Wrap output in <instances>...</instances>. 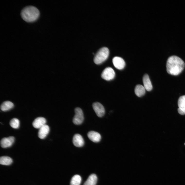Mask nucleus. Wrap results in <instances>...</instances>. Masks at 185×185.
I'll return each mask as SVG.
<instances>
[{
  "label": "nucleus",
  "instance_id": "nucleus-4",
  "mask_svg": "<svg viewBox=\"0 0 185 185\" xmlns=\"http://www.w3.org/2000/svg\"><path fill=\"white\" fill-rule=\"evenodd\" d=\"M75 115L73 119V123L76 125H80L83 122L84 118L83 111L79 107H77L75 110Z\"/></svg>",
  "mask_w": 185,
  "mask_h": 185
},
{
  "label": "nucleus",
  "instance_id": "nucleus-2",
  "mask_svg": "<svg viewBox=\"0 0 185 185\" xmlns=\"http://www.w3.org/2000/svg\"><path fill=\"white\" fill-rule=\"evenodd\" d=\"M40 12L35 7L32 6L24 8L21 12V16L25 21L31 22L36 21L39 18Z\"/></svg>",
  "mask_w": 185,
  "mask_h": 185
},
{
  "label": "nucleus",
  "instance_id": "nucleus-18",
  "mask_svg": "<svg viewBox=\"0 0 185 185\" xmlns=\"http://www.w3.org/2000/svg\"><path fill=\"white\" fill-rule=\"evenodd\" d=\"M13 162V160L10 157L7 156H3L0 158V164L2 165H9Z\"/></svg>",
  "mask_w": 185,
  "mask_h": 185
},
{
  "label": "nucleus",
  "instance_id": "nucleus-6",
  "mask_svg": "<svg viewBox=\"0 0 185 185\" xmlns=\"http://www.w3.org/2000/svg\"><path fill=\"white\" fill-rule=\"evenodd\" d=\"M92 106L98 116L101 117L104 115L105 113V108L100 103L98 102L94 103L92 104Z\"/></svg>",
  "mask_w": 185,
  "mask_h": 185
},
{
  "label": "nucleus",
  "instance_id": "nucleus-19",
  "mask_svg": "<svg viewBox=\"0 0 185 185\" xmlns=\"http://www.w3.org/2000/svg\"><path fill=\"white\" fill-rule=\"evenodd\" d=\"M81 178L79 175H75L72 178L70 185H80L81 182Z\"/></svg>",
  "mask_w": 185,
  "mask_h": 185
},
{
  "label": "nucleus",
  "instance_id": "nucleus-8",
  "mask_svg": "<svg viewBox=\"0 0 185 185\" xmlns=\"http://www.w3.org/2000/svg\"><path fill=\"white\" fill-rule=\"evenodd\" d=\"M14 137L13 136L3 138L1 141V146L3 148L10 147L14 142Z\"/></svg>",
  "mask_w": 185,
  "mask_h": 185
},
{
  "label": "nucleus",
  "instance_id": "nucleus-3",
  "mask_svg": "<svg viewBox=\"0 0 185 185\" xmlns=\"http://www.w3.org/2000/svg\"><path fill=\"white\" fill-rule=\"evenodd\" d=\"M109 53L108 49L106 47L100 49L95 54L94 58V63L99 64L104 62L108 58Z\"/></svg>",
  "mask_w": 185,
  "mask_h": 185
},
{
  "label": "nucleus",
  "instance_id": "nucleus-1",
  "mask_svg": "<svg viewBox=\"0 0 185 185\" xmlns=\"http://www.w3.org/2000/svg\"><path fill=\"white\" fill-rule=\"evenodd\" d=\"M184 66V61L176 55L169 57L166 61V71L171 75L176 76L179 75L183 70Z\"/></svg>",
  "mask_w": 185,
  "mask_h": 185
},
{
  "label": "nucleus",
  "instance_id": "nucleus-17",
  "mask_svg": "<svg viewBox=\"0 0 185 185\" xmlns=\"http://www.w3.org/2000/svg\"><path fill=\"white\" fill-rule=\"evenodd\" d=\"M14 106L13 104L9 101H5L3 102L1 106V110L3 111H6L12 108Z\"/></svg>",
  "mask_w": 185,
  "mask_h": 185
},
{
  "label": "nucleus",
  "instance_id": "nucleus-12",
  "mask_svg": "<svg viewBox=\"0 0 185 185\" xmlns=\"http://www.w3.org/2000/svg\"><path fill=\"white\" fill-rule=\"evenodd\" d=\"M50 130L49 127L45 124L39 129L38 132L39 137L41 139L45 138L49 133Z\"/></svg>",
  "mask_w": 185,
  "mask_h": 185
},
{
  "label": "nucleus",
  "instance_id": "nucleus-21",
  "mask_svg": "<svg viewBox=\"0 0 185 185\" xmlns=\"http://www.w3.org/2000/svg\"><path fill=\"white\" fill-rule=\"evenodd\" d=\"M184 145H185V144H184Z\"/></svg>",
  "mask_w": 185,
  "mask_h": 185
},
{
  "label": "nucleus",
  "instance_id": "nucleus-16",
  "mask_svg": "<svg viewBox=\"0 0 185 185\" xmlns=\"http://www.w3.org/2000/svg\"><path fill=\"white\" fill-rule=\"evenodd\" d=\"M145 89L144 86L141 85H137L134 91L136 95L141 97L144 95L145 92Z\"/></svg>",
  "mask_w": 185,
  "mask_h": 185
},
{
  "label": "nucleus",
  "instance_id": "nucleus-7",
  "mask_svg": "<svg viewBox=\"0 0 185 185\" xmlns=\"http://www.w3.org/2000/svg\"><path fill=\"white\" fill-rule=\"evenodd\" d=\"M112 62L114 66L119 70L123 69L125 66V63L124 60L119 57H114L113 59Z\"/></svg>",
  "mask_w": 185,
  "mask_h": 185
},
{
  "label": "nucleus",
  "instance_id": "nucleus-5",
  "mask_svg": "<svg viewBox=\"0 0 185 185\" xmlns=\"http://www.w3.org/2000/svg\"><path fill=\"white\" fill-rule=\"evenodd\" d=\"M115 76V73L114 70L111 67H107L103 71L101 75L102 78L107 81L113 79Z\"/></svg>",
  "mask_w": 185,
  "mask_h": 185
},
{
  "label": "nucleus",
  "instance_id": "nucleus-20",
  "mask_svg": "<svg viewBox=\"0 0 185 185\" xmlns=\"http://www.w3.org/2000/svg\"><path fill=\"white\" fill-rule=\"evenodd\" d=\"M10 124L12 127L14 128L17 129L19 127L20 121L17 118H14L10 121Z\"/></svg>",
  "mask_w": 185,
  "mask_h": 185
},
{
  "label": "nucleus",
  "instance_id": "nucleus-9",
  "mask_svg": "<svg viewBox=\"0 0 185 185\" xmlns=\"http://www.w3.org/2000/svg\"><path fill=\"white\" fill-rule=\"evenodd\" d=\"M178 104V113L182 115L185 114V95L181 96L179 98Z\"/></svg>",
  "mask_w": 185,
  "mask_h": 185
},
{
  "label": "nucleus",
  "instance_id": "nucleus-13",
  "mask_svg": "<svg viewBox=\"0 0 185 185\" xmlns=\"http://www.w3.org/2000/svg\"><path fill=\"white\" fill-rule=\"evenodd\" d=\"M46 120L45 118L42 117H39L33 121L32 125L35 128L39 129L42 126L45 124Z\"/></svg>",
  "mask_w": 185,
  "mask_h": 185
},
{
  "label": "nucleus",
  "instance_id": "nucleus-14",
  "mask_svg": "<svg viewBox=\"0 0 185 185\" xmlns=\"http://www.w3.org/2000/svg\"><path fill=\"white\" fill-rule=\"evenodd\" d=\"M144 87L145 89L148 91H151L152 89V86L148 75L145 74L143 78Z\"/></svg>",
  "mask_w": 185,
  "mask_h": 185
},
{
  "label": "nucleus",
  "instance_id": "nucleus-10",
  "mask_svg": "<svg viewBox=\"0 0 185 185\" xmlns=\"http://www.w3.org/2000/svg\"><path fill=\"white\" fill-rule=\"evenodd\" d=\"M73 143L76 146L80 147L82 146L84 144V140L80 134H77L73 136L72 140Z\"/></svg>",
  "mask_w": 185,
  "mask_h": 185
},
{
  "label": "nucleus",
  "instance_id": "nucleus-11",
  "mask_svg": "<svg viewBox=\"0 0 185 185\" xmlns=\"http://www.w3.org/2000/svg\"><path fill=\"white\" fill-rule=\"evenodd\" d=\"M87 136L90 140L95 143L99 142L101 138V136L99 133L94 131H89L87 133Z\"/></svg>",
  "mask_w": 185,
  "mask_h": 185
},
{
  "label": "nucleus",
  "instance_id": "nucleus-15",
  "mask_svg": "<svg viewBox=\"0 0 185 185\" xmlns=\"http://www.w3.org/2000/svg\"><path fill=\"white\" fill-rule=\"evenodd\" d=\"M97 180L96 175L94 174H92L89 177L83 185H96Z\"/></svg>",
  "mask_w": 185,
  "mask_h": 185
}]
</instances>
